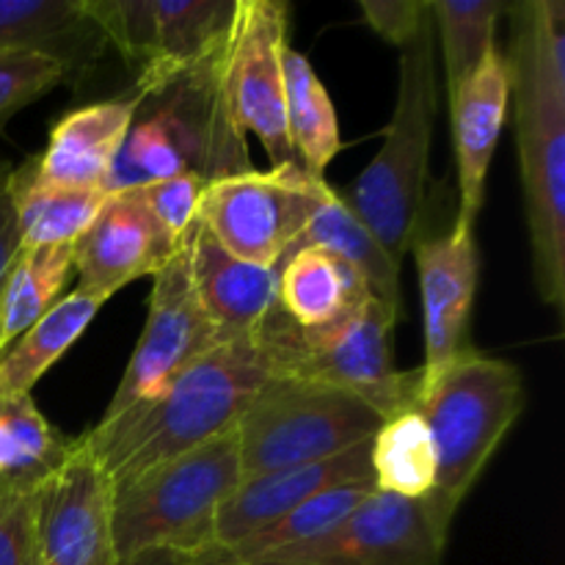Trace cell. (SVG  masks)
Wrapping results in <instances>:
<instances>
[{"mask_svg": "<svg viewBox=\"0 0 565 565\" xmlns=\"http://www.w3.org/2000/svg\"><path fill=\"white\" fill-rule=\"evenodd\" d=\"M9 171H11V169H9V166H6V163H0V180H3V177H6V174H9Z\"/></svg>", "mask_w": 565, "mask_h": 565, "instance_id": "obj_37", "label": "cell"}, {"mask_svg": "<svg viewBox=\"0 0 565 565\" xmlns=\"http://www.w3.org/2000/svg\"><path fill=\"white\" fill-rule=\"evenodd\" d=\"M375 491L425 500L436 486V447L414 403L381 423L370 441Z\"/></svg>", "mask_w": 565, "mask_h": 565, "instance_id": "obj_26", "label": "cell"}, {"mask_svg": "<svg viewBox=\"0 0 565 565\" xmlns=\"http://www.w3.org/2000/svg\"><path fill=\"white\" fill-rule=\"evenodd\" d=\"M28 565H39V563H36V552H33V555H31V561H28Z\"/></svg>", "mask_w": 565, "mask_h": 565, "instance_id": "obj_38", "label": "cell"}, {"mask_svg": "<svg viewBox=\"0 0 565 565\" xmlns=\"http://www.w3.org/2000/svg\"><path fill=\"white\" fill-rule=\"evenodd\" d=\"M221 55L138 97L136 119L105 180L108 196L188 171L207 182L252 171L246 136L235 127L221 94Z\"/></svg>", "mask_w": 565, "mask_h": 565, "instance_id": "obj_4", "label": "cell"}, {"mask_svg": "<svg viewBox=\"0 0 565 565\" xmlns=\"http://www.w3.org/2000/svg\"><path fill=\"white\" fill-rule=\"evenodd\" d=\"M364 22L392 47L403 50L430 20L428 0H359Z\"/></svg>", "mask_w": 565, "mask_h": 565, "instance_id": "obj_34", "label": "cell"}, {"mask_svg": "<svg viewBox=\"0 0 565 565\" xmlns=\"http://www.w3.org/2000/svg\"><path fill=\"white\" fill-rule=\"evenodd\" d=\"M108 296L77 287L47 309L0 356V395H31L42 375L75 345L92 326Z\"/></svg>", "mask_w": 565, "mask_h": 565, "instance_id": "obj_22", "label": "cell"}, {"mask_svg": "<svg viewBox=\"0 0 565 565\" xmlns=\"http://www.w3.org/2000/svg\"><path fill=\"white\" fill-rule=\"evenodd\" d=\"M434 20L423 25L412 44L401 50L397 99L384 130V143L367 169L340 199L379 237L397 265L419 237L428 204L430 141L436 103Z\"/></svg>", "mask_w": 565, "mask_h": 565, "instance_id": "obj_5", "label": "cell"}, {"mask_svg": "<svg viewBox=\"0 0 565 565\" xmlns=\"http://www.w3.org/2000/svg\"><path fill=\"white\" fill-rule=\"evenodd\" d=\"M412 252L417 259L425 323V362L419 373L434 379L472 351L469 323L478 296V243L472 226L452 224L447 235L417 237Z\"/></svg>", "mask_w": 565, "mask_h": 565, "instance_id": "obj_15", "label": "cell"}, {"mask_svg": "<svg viewBox=\"0 0 565 565\" xmlns=\"http://www.w3.org/2000/svg\"><path fill=\"white\" fill-rule=\"evenodd\" d=\"M33 552L39 565H119L114 486L81 436L39 486Z\"/></svg>", "mask_w": 565, "mask_h": 565, "instance_id": "obj_13", "label": "cell"}, {"mask_svg": "<svg viewBox=\"0 0 565 565\" xmlns=\"http://www.w3.org/2000/svg\"><path fill=\"white\" fill-rule=\"evenodd\" d=\"M39 486L0 480V565H28L36 539Z\"/></svg>", "mask_w": 565, "mask_h": 565, "instance_id": "obj_33", "label": "cell"}, {"mask_svg": "<svg viewBox=\"0 0 565 565\" xmlns=\"http://www.w3.org/2000/svg\"><path fill=\"white\" fill-rule=\"evenodd\" d=\"M241 483L235 428L114 489L119 565L147 555L188 561L213 541L218 511Z\"/></svg>", "mask_w": 565, "mask_h": 565, "instance_id": "obj_6", "label": "cell"}, {"mask_svg": "<svg viewBox=\"0 0 565 565\" xmlns=\"http://www.w3.org/2000/svg\"><path fill=\"white\" fill-rule=\"evenodd\" d=\"M290 6L281 0H237L221 55V94L237 130L257 136L270 169L298 163L287 132L285 53Z\"/></svg>", "mask_w": 565, "mask_h": 565, "instance_id": "obj_11", "label": "cell"}, {"mask_svg": "<svg viewBox=\"0 0 565 565\" xmlns=\"http://www.w3.org/2000/svg\"><path fill=\"white\" fill-rule=\"evenodd\" d=\"M72 270V246H22L0 287V356L58 303Z\"/></svg>", "mask_w": 565, "mask_h": 565, "instance_id": "obj_28", "label": "cell"}, {"mask_svg": "<svg viewBox=\"0 0 565 565\" xmlns=\"http://www.w3.org/2000/svg\"><path fill=\"white\" fill-rule=\"evenodd\" d=\"M285 103L287 132L298 166L323 180L326 169L342 147L337 110L307 55L292 47L285 53Z\"/></svg>", "mask_w": 565, "mask_h": 565, "instance_id": "obj_27", "label": "cell"}, {"mask_svg": "<svg viewBox=\"0 0 565 565\" xmlns=\"http://www.w3.org/2000/svg\"><path fill=\"white\" fill-rule=\"evenodd\" d=\"M445 550L423 500L373 491L334 530L257 565H441Z\"/></svg>", "mask_w": 565, "mask_h": 565, "instance_id": "obj_14", "label": "cell"}, {"mask_svg": "<svg viewBox=\"0 0 565 565\" xmlns=\"http://www.w3.org/2000/svg\"><path fill=\"white\" fill-rule=\"evenodd\" d=\"M185 259L199 303L224 342L254 334L279 307L276 270L232 257L199 221L185 241Z\"/></svg>", "mask_w": 565, "mask_h": 565, "instance_id": "obj_20", "label": "cell"}, {"mask_svg": "<svg viewBox=\"0 0 565 565\" xmlns=\"http://www.w3.org/2000/svg\"><path fill=\"white\" fill-rule=\"evenodd\" d=\"M136 110V94L72 110L50 130L44 152L22 169L36 185L103 191Z\"/></svg>", "mask_w": 565, "mask_h": 565, "instance_id": "obj_19", "label": "cell"}, {"mask_svg": "<svg viewBox=\"0 0 565 565\" xmlns=\"http://www.w3.org/2000/svg\"><path fill=\"white\" fill-rule=\"evenodd\" d=\"M152 279L154 285L141 340L127 362L125 375H121L103 419L154 401L182 370L191 367L199 356L224 342L193 290L185 246Z\"/></svg>", "mask_w": 565, "mask_h": 565, "instance_id": "obj_12", "label": "cell"}, {"mask_svg": "<svg viewBox=\"0 0 565 565\" xmlns=\"http://www.w3.org/2000/svg\"><path fill=\"white\" fill-rule=\"evenodd\" d=\"M11 174V171H9ZM9 174L0 180V287H3L6 276H9L11 265L22 252V235L20 221H17L14 202H11L9 191Z\"/></svg>", "mask_w": 565, "mask_h": 565, "instance_id": "obj_35", "label": "cell"}, {"mask_svg": "<svg viewBox=\"0 0 565 565\" xmlns=\"http://www.w3.org/2000/svg\"><path fill=\"white\" fill-rule=\"evenodd\" d=\"M66 75H70V66L58 55H50L44 50H0V127L17 110L53 92Z\"/></svg>", "mask_w": 565, "mask_h": 565, "instance_id": "obj_31", "label": "cell"}, {"mask_svg": "<svg viewBox=\"0 0 565 565\" xmlns=\"http://www.w3.org/2000/svg\"><path fill=\"white\" fill-rule=\"evenodd\" d=\"M414 406L436 447V486L423 500L425 511L450 539L458 508L522 414V373L516 364L472 348L434 379L419 373Z\"/></svg>", "mask_w": 565, "mask_h": 565, "instance_id": "obj_3", "label": "cell"}, {"mask_svg": "<svg viewBox=\"0 0 565 565\" xmlns=\"http://www.w3.org/2000/svg\"><path fill=\"white\" fill-rule=\"evenodd\" d=\"M103 42L83 0H0V50H44L72 72L86 61L92 44Z\"/></svg>", "mask_w": 565, "mask_h": 565, "instance_id": "obj_24", "label": "cell"}, {"mask_svg": "<svg viewBox=\"0 0 565 565\" xmlns=\"http://www.w3.org/2000/svg\"><path fill=\"white\" fill-rule=\"evenodd\" d=\"M185 243H174L138 191L110 193L94 224L72 246L83 290L114 296L121 287L163 270Z\"/></svg>", "mask_w": 565, "mask_h": 565, "instance_id": "obj_16", "label": "cell"}, {"mask_svg": "<svg viewBox=\"0 0 565 565\" xmlns=\"http://www.w3.org/2000/svg\"><path fill=\"white\" fill-rule=\"evenodd\" d=\"M401 315L381 298L362 303L323 329H301L281 307L257 329L274 379H301L331 386L373 408L381 419L414 403L419 370L403 373L395 364V323Z\"/></svg>", "mask_w": 565, "mask_h": 565, "instance_id": "obj_7", "label": "cell"}, {"mask_svg": "<svg viewBox=\"0 0 565 565\" xmlns=\"http://www.w3.org/2000/svg\"><path fill=\"white\" fill-rule=\"evenodd\" d=\"M279 307L301 329H323L373 296L362 276L326 248L303 246L276 268Z\"/></svg>", "mask_w": 565, "mask_h": 565, "instance_id": "obj_21", "label": "cell"}, {"mask_svg": "<svg viewBox=\"0 0 565 565\" xmlns=\"http://www.w3.org/2000/svg\"><path fill=\"white\" fill-rule=\"evenodd\" d=\"M430 20L441 39L447 92H456L480 61L497 47V20L505 6L497 0H428Z\"/></svg>", "mask_w": 565, "mask_h": 565, "instance_id": "obj_30", "label": "cell"}, {"mask_svg": "<svg viewBox=\"0 0 565 565\" xmlns=\"http://www.w3.org/2000/svg\"><path fill=\"white\" fill-rule=\"evenodd\" d=\"M125 565H177V561L171 555H147V557H138V561H130Z\"/></svg>", "mask_w": 565, "mask_h": 565, "instance_id": "obj_36", "label": "cell"}, {"mask_svg": "<svg viewBox=\"0 0 565 565\" xmlns=\"http://www.w3.org/2000/svg\"><path fill=\"white\" fill-rule=\"evenodd\" d=\"M505 64L516 108V147L527 210L533 276L541 301L565 303V3L505 6Z\"/></svg>", "mask_w": 565, "mask_h": 565, "instance_id": "obj_1", "label": "cell"}, {"mask_svg": "<svg viewBox=\"0 0 565 565\" xmlns=\"http://www.w3.org/2000/svg\"><path fill=\"white\" fill-rule=\"evenodd\" d=\"M511 103V77L500 47L491 50L478 70L450 94L452 143L458 166V213L456 224H478L486 202L491 158L505 127Z\"/></svg>", "mask_w": 565, "mask_h": 565, "instance_id": "obj_18", "label": "cell"}, {"mask_svg": "<svg viewBox=\"0 0 565 565\" xmlns=\"http://www.w3.org/2000/svg\"><path fill=\"white\" fill-rule=\"evenodd\" d=\"M9 191L25 248L75 246L108 202L105 191L36 185L22 166L9 174Z\"/></svg>", "mask_w": 565, "mask_h": 565, "instance_id": "obj_25", "label": "cell"}, {"mask_svg": "<svg viewBox=\"0 0 565 565\" xmlns=\"http://www.w3.org/2000/svg\"><path fill=\"white\" fill-rule=\"evenodd\" d=\"M334 188L298 163L207 182L199 224L232 257L276 270Z\"/></svg>", "mask_w": 565, "mask_h": 565, "instance_id": "obj_10", "label": "cell"}, {"mask_svg": "<svg viewBox=\"0 0 565 565\" xmlns=\"http://www.w3.org/2000/svg\"><path fill=\"white\" fill-rule=\"evenodd\" d=\"M370 441H362V445L351 447L334 458H326V461L243 478L218 511L213 541H210L207 550H224V546L248 539L252 533L290 513L301 502L312 500L320 491H329L334 486H375L373 467H370Z\"/></svg>", "mask_w": 565, "mask_h": 565, "instance_id": "obj_17", "label": "cell"}, {"mask_svg": "<svg viewBox=\"0 0 565 565\" xmlns=\"http://www.w3.org/2000/svg\"><path fill=\"white\" fill-rule=\"evenodd\" d=\"M237 0H83L105 42L136 66V97L169 86L226 47Z\"/></svg>", "mask_w": 565, "mask_h": 565, "instance_id": "obj_9", "label": "cell"}, {"mask_svg": "<svg viewBox=\"0 0 565 565\" xmlns=\"http://www.w3.org/2000/svg\"><path fill=\"white\" fill-rule=\"evenodd\" d=\"M303 246L326 248V252L345 259V263L362 276L367 290L373 292L375 298H381L386 307H392L401 315V265L386 254V248L381 246L379 237H375L373 232L345 207V202H342L337 191L331 193V196L326 199L323 207L312 215L307 230L301 232L296 246H292L285 257H290L296 248Z\"/></svg>", "mask_w": 565, "mask_h": 565, "instance_id": "obj_23", "label": "cell"}, {"mask_svg": "<svg viewBox=\"0 0 565 565\" xmlns=\"http://www.w3.org/2000/svg\"><path fill=\"white\" fill-rule=\"evenodd\" d=\"M70 439H61L31 395H0V480L42 486L58 467Z\"/></svg>", "mask_w": 565, "mask_h": 565, "instance_id": "obj_29", "label": "cell"}, {"mask_svg": "<svg viewBox=\"0 0 565 565\" xmlns=\"http://www.w3.org/2000/svg\"><path fill=\"white\" fill-rule=\"evenodd\" d=\"M384 419L356 397L301 379H268L235 423L241 480L318 463L370 441Z\"/></svg>", "mask_w": 565, "mask_h": 565, "instance_id": "obj_8", "label": "cell"}, {"mask_svg": "<svg viewBox=\"0 0 565 565\" xmlns=\"http://www.w3.org/2000/svg\"><path fill=\"white\" fill-rule=\"evenodd\" d=\"M270 373L257 331L226 340L182 370L154 401L105 417L81 439L114 489L235 428Z\"/></svg>", "mask_w": 565, "mask_h": 565, "instance_id": "obj_2", "label": "cell"}, {"mask_svg": "<svg viewBox=\"0 0 565 565\" xmlns=\"http://www.w3.org/2000/svg\"><path fill=\"white\" fill-rule=\"evenodd\" d=\"M204 188H207V180L188 171V174L138 188V196L171 241L185 243L199 221V202H202Z\"/></svg>", "mask_w": 565, "mask_h": 565, "instance_id": "obj_32", "label": "cell"}]
</instances>
